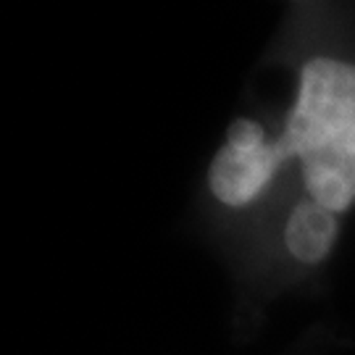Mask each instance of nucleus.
<instances>
[{
	"label": "nucleus",
	"mask_w": 355,
	"mask_h": 355,
	"mask_svg": "<svg viewBox=\"0 0 355 355\" xmlns=\"http://www.w3.org/2000/svg\"><path fill=\"white\" fill-rule=\"evenodd\" d=\"M334 237H337V218L329 208L318 205L316 200H303L297 205L284 232L290 253L305 263L321 261L331 250Z\"/></svg>",
	"instance_id": "obj_4"
},
{
	"label": "nucleus",
	"mask_w": 355,
	"mask_h": 355,
	"mask_svg": "<svg viewBox=\"0 0 355 355\" xmlns=\"http://www.w3.org/2000/svg\"><path fill=\"white\" fill-rule=\"evenodd\" d=\"M227 145L242 148V150H255V148H263L266 145V132L263 127H258L250 119H237L227 132Z\"/></svg>",
	"instance_id": "obj_5"
},
{
	"label": "nucleus",
	"mask_w": 355,
	"mask_h": 355,
	"mask_svg": "<svg viewBox=\"0 0 355 355\" xmlns=\"http://www.w3.org/2000/svg\"><path fill=\"white\" fill-rule=\"evenodd\" d=\"M355 127V66L313 58L300 76V98L277 145L284 158L305 155Z\"/></svg>",
	"instance_id": "obj_1"
},
{
	"label": "nucleus",
	"mask_w": 355,
	"mask_h": 355,
	"mask_svg": "<svg viewBox=\"0 0 355 355\" xmlns=\"http://www.w3.org/2000/svg\"><path fill=\"white\" fill-rule=\"evenodd\" d=\"M303 158L305 187L311 200L329 208L331 214L345 211L355 200V127L321 142Z\"/></svg>",
	"instance_id": "obj_2"
},
{
	"label": "nucleus",
	"mask_w": 355,
	"mask_h": 355,
	"mask_svg": "<svg viewBox=\"0 0 355 355\" xmlns=\"http://www.w3.org/2000/svg\"><path fill=\"white\" fill-rule=\"evenodd\" d=\"M284 161V153L277 142H266L263 148L242 150L234 145H227L216 153L211 166V190L227 205H245L250 203L258 192L266 187L274 168Z\"/></svg>",
	"instance_id": "obj_3"
}]
</instances>
